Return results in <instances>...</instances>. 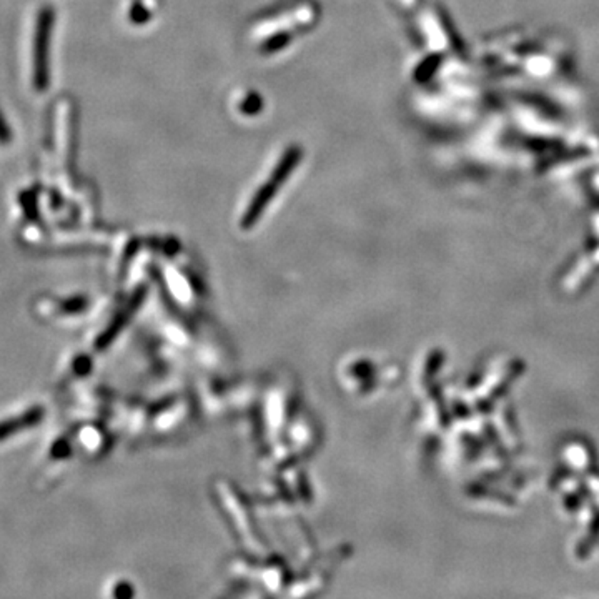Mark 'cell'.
Returning a JSON list of instances; mask_svg holds the SVG:
<instances>
[{"label": "cell", "mask_w": 599, "mask_h": 599, "mask_svg": "<svg viewBox=\"0 0 599 599\" xmlns=\"http://www.w3.org/2000/svg\"><path fill=\"white\" fill-rule=\"evenodd\" d=\"M42 416H43V410L36 406V408H31L23 415L16 416V418L0 421V441L7 440L9 436H12V435L21 433V431L23 430L32 428V426H36L38 421L42 420Z\"/></svg>", "instance_id": "6da1fadb"}]
</instances>
